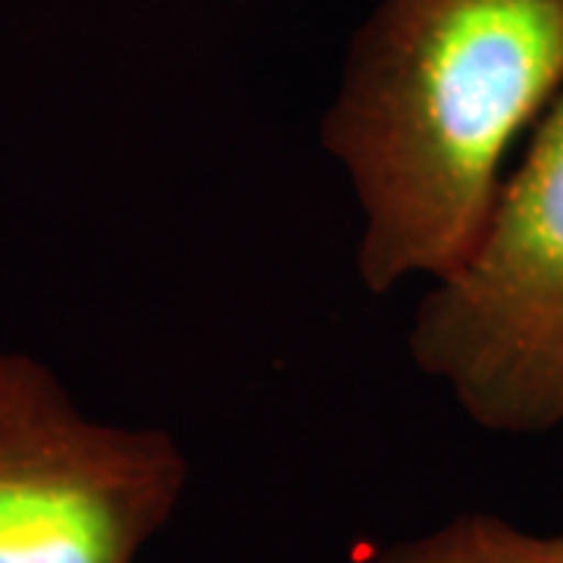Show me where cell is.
I'll return each mask as SVG.
<instances>
[{
    "instance_id": "4",
    "label": "cell",
    "mask_w": 563,
    "mask_h": 563,
    "mask_svg": "<svg viewBox=\"0 0 563 563\" xmlns=\"http://www.w3.org/2000/svg\"><path fill=\"white\" fill-rule=\"evenodd\" d=\"M369 563H563V536H532L492 514H461Z\"/></svg>"
},
{
    "instance_id": "1",
    "label": "cell",
    "mask_w": 563,
    "mask_h": 563,
    "mask_svg": "<svg viewBox=\"0 0 563 563\" xmlns=\"http://www.w3.org/2000/svg\"><path fill=\"white\" fill-rule=\"evenodd\" d=\"M561 91L563 0H383L320 120L361 207L366 291L466 257L514 141Z\"/></svg>"
},
{
    "instance_id": "2",
    "label": "cell",
    "mask_w": 563,
    "mask_h": 563,
    "mask_svg": "<svg viewBox=\"0 0 563 563\" xmlns=\"http://www.w3.org/2000/svg\"><path fill=\"white\" fill-rule=\"evenodd\" d=\"M407 344L488 432L563 426V91L476 244L422 295Z\"/></svg>"
},
{
    "instance_id": "3",
    "label": "cell",
    "mask_w": 563,
    "mask_h": 563,
    "mask_svg": "<svg viewBox=\"0 0 563 563\" xmlns=\"http://www.w3.org/2000/svg\"><path fill=\"white\" fill-rule=\"evenodd\" d=\"M185 483L176 435L91 420L51 366L0 347V563H135Z\"/></svg>"
}]
</instances>
